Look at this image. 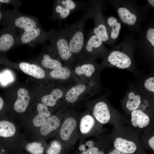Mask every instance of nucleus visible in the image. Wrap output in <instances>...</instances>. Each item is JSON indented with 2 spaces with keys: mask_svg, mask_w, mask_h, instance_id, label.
<instances>
[{
  "mask_svg": "<svg viewBox=\"0 0 154 154\" xmlns=\"http://www.w3.org/2000/svg\"><path fill=\"white\" fill-rule=\"evenodd\" d=\"M68 107L62 105L54 114L48 117L30 138L32 140L46 141L54 137L62 122L64 116Z\"/></svg>",
  "mask_w": 154,
  "mask_h": 154,
  "instance_id": "0eeeda50",
  "label": "nucleus"
},
{
  "mask_svg": "<svg viewBox=\"0 0 154 154\" xmlns=\"http://www.w3.org/2000/svg\"><path fill=\"white\" fill-rule=\"evenodd\" d=\"M146 38L153 47H154V29L150 27L147 29L146 33Z\"/></svg>",
  "mask_w": 154,
  "mask_h": 154,
  "instance_id": "473e14b6",
  "label": "nucleus"
},
{
  "mask_svg": "<svg viewBox=\"0 0 154 154\" xmlns=\"http://www.w3.org/2000/svg\"><path fill=\"white\" fill-rule=\"evenodd\" d=\"M131 123L134 127L142 129L147 127L150 122V118L147 114L139 110L131 112Z\"/></svg>",
  "mask_w": 154,
  "mask_h": 154,
  "instance_id": "393cba45",
  "label": "nucleus"
},
{
  "mask_svg": "<svg viewBox=\"0 0 154 154\" xmlns=\"http://www.w3.org/2000/svg\"><path fill=\"white\" fill-rule=\"evenodd\" d=\"M13 154L11 153H7V154Z\"/></svg>",
  "mask_w": 154,
  "mask_h": 154,
  "instance_id": "79ce46f5",
  "label": "nucleus"
},
{
  "mask_svg": "<svg viewBox=\"0 0 154 154\" xmlns=\"http://www.w3.org/2000/svg\"><path fill=\"white\" fill-rule=\"evenodd\" d=\"M74 154H95L100 150L99 146L102 140L99 138L80 139Z\"/></svg>",
  "mask_w": 154,
  "mask_h": 154,
  "instance_id": "4be33fe9",
  "label": "nucleus"
},
{
  "mask_svg": "<svg viewBox=\"0 0 154 154\" xmlns=\"http://www.w3.org/2000/svg\"><path fill=\"white\" fill-rule=\"evenodd\" d=\"M114 145L116 149L125 154H132L135 152L137 148L134 141L121 137L115 138Z\"/></svg>",
  "mask_w": 154,
  "mask_h": 154,
  "instance_id": "b1692460",
  "label": "nucleus"
},
{
  "mask_svg": "<svg viewBox=\"0 0 154 154\" xmlns=\"http://www.w3.org/2000/svg\"><path fill=\"white\" fill-rule=\"evenodd\" d=\"M17 36L15 29L3 27L0 33V52L7 51L16 46Z\"/></svg>",
  "mask_w": 154,
  "mask_h": 154,
  "instance_id": "6ab92c4d",
  "label": "nucleus"
},
{
  "mask_svg": "<svg viewBox=\"0 0 154 154\" xmlns=\"http://www.w3.org/2000/svg\"><path fill=\"white\" fill-rule=\"evenodd\" d=\"M105 21L110 40H116L118 37L121 28V24L114 17H110Z\"/></svg>",
  "mask_w": 154,
  "mask_h": 154,
  "instance_id": "cd10ccee",
  "label": "nucleus"
},
{
  "mask_svg": "<svg viewBox=\"0 0 154 154\" xmlns=\"http://www.w3.org/2000/svg\"><path fill=\"white\" fill-rule=\"evenodd\" d=\"M25 136L21 133L19 126L11 118L0 121V137L8 140L10 150L13 154L19 151V143Z\"/></svg>",
  "mask_w": 154,
  "mask_h": 154,
  "instance_id": "f8f14e48",
  "label": "nucleus"
},
{
  "mask_svg": "<svg viewBox=\"0 0 154 154\" xmlns=\"http://www.w3.org/2000/svg\"><path fill=\"white\" fill-rule=\"evenodd\" d=\"M1 3L0 2V7H1Z\"/></svg>",
  "mask_w": 154,
  "mask_h": 154,
  "instance_id": "a19ab883",
  "label": "nucleus"
},
{
  "mask_svg": "<svg viewBox=\"0 0 154 154\" xmlns=\"http://www.w3.org/2000/svg\"><path fill=\"white\" fill-rule=\"evenodd\" d=\"M49 75L51 78L64 85H67L68 86L75 83L72 68L65 65L58 69L51 70Z\"/></svg>",
  "mask_w": 154,
  "mask_h": 154,
  "instance_id": "412c9836",
  "label": "nucleus"
},
{
  "mask_svg": "<svg viewBox=\"0 0 154 154\" xmlns=\"http://www.w3.org/2000/svg\"><path fill=\"white\" fill-rule=\"evenodd\" d=\"M54 31L52 29L46 31L41 27L22 30L18 35L16 46L26 45L34 46L43 43L50 39Z\"/></svg>",
  "mask_w": 154,
  "mask_h": 154,
  "instance_id": "ddd939ff",
  "label": "nucleus"
},
{
  "mask_svg": "<svg viewBox=\"0 0 154 154\" xmlns=\"http://www.w3.org/2000/svg\"><path fill=\"white\" fill-rule=\"evenodd\" d=\"M90 2L84 13L87 20L90 18L94 20V27L92 31L104 42H108L110 39L105 20L102 13V1H92Z\"/></svg>",
  "mask_w": 154,
  "mask_h": 154,
  "instance_id": "1a4fd4ad",
  "label": "nucleus"
},
{
  "mask_svg": "<svg viewBox=\"0 0 154 154\" xmlns=\"http://www.w3.org/2000/svg\"><path fill=\"white\" fill-rule=\"evenodd\" d=\"M33 140L28 141L25 136L19 143V151H23L27 154H44L48 144L46 141L38 140Z\"/></svg>",
  "mask_w": 154,
  "mask_h": 154,
  "instance_id": "aec40b11",
  "label": "nucleus"
},
{
  "mask_svg": "<svg viewBox=\"0 0 154 154\" xmlns=\"http://www.w3.org/2000/svg\"><path fill=\"white\" fill-rule=\"evenodd\" d=\"M95 59L82 56L76 59L72 68L75 82L95 79H99L101 71L99 64Z\"/></svg>",
  "mask_w": 154,
  "mask_h": 154,
  "instance_id": "9d476101",
  "label": "nucleus"
},
{
  "mask_svg": "<svg viewBox=\"0 0 154 154\" xmlns=\"http://www.w3.org/2000/svg\"><path fill=\"white\" fill-rule=\"evenodd\" d=\"M100 88L99 79L76 82L68 86L62 105L72 107L78 102L88 99L98 93Z\"/></svg>",
  "mask_w": 154,
  "mask_h": 154,
  "instance_id": "f03ea898",
  "label": "nucleus"
},
{
  "mask_svg": "<svg viewBox=\"0 0 154 154\" xmlns=\"http://www.w3.org/2000/svg\"><path fill=\"white\" fill-rule=\"evenodd\" d=\"M3 13H2V11L0 10V22L1 21Z\"/></svg>",
  "mask_w": 154,
  "mask_h": 154,
  "instance_id": "ea45409f",
  "label": "nucleus"
},
{
  "mask_svg": "<svg viewBox=\"0 0 154 154\" xmlns=\"http://www.w3.org/2000/svg\"><path fill=\"white\" fill-rule=\"evenodd\" d=\"M72 13V12L70 10L60 5L54 0L52 13L50 18L52 19L64 20H65Z\"/></svg>",
  "mask_w": 154,
  "mask_h": 154,
  "instance_id": "c85d7f7f",
  "label": "nucleus"
},
{
  "mask_svg": "<svg viewBox=\"0 0 154 154\" xmlns=\"http://www.w3.org/2000/svg\"><path fill=\"white\" fill-rule=\"evenodd\" d=\"M101 125L87 110L79 113L78 125L79 139L92 137L98 133L100 131Z\"/></svg>",
  "mask_w": 154,
  "mask_h": 154,
  "instance_id": "dca6fc26",
  "label": "nucleus"
},
{
  "mask_svg": "<svg viewBox=\"0 0 154 154\" xmlns=\"http://www.w3.org/2000/svg\"><path fill=\"white\" fill-rule=\"evenodd\" d=\"M36 112L25 114L19 122L26 137L30 138L55 111L43 104H37Z\"/></svg>",
  "mask_w": 154,
  "mask_h": 154,
  "instance_id": "423d86ee",
  "label": "nucleus"
},
{
  "mask_svg": "<svg viewBox=\"0 0 154 154\" xmlns=\"http://www.w3.org/2000/svg\"><path fill=\"white\" fill-rule=\"evenodd\" d=\"M20 69L25 73L36 78L42 79L46 76L44 70L39 65L26 62H22L19 64Z\"/></svg>",
  "mask_w": 154,
  "mask_h": 154,
  "instance_id": "a878e982",
  "label": "nucleus"
},
{
  "mask_svg": "<svg viewBox=\"0 0 154 154\" xmlns=\"http://www.w3.org/2000/svg\"><path fill=\"white\" fill-rule=\"evenodd\" d=\"M79 114L76 109L68 107L64 113L60 128L54 137L69 149L74 145L79 139Z\"/></svg>",
  "mask_w": 154,
  "mask_h": 154,
  "instance_id": "7ed1b4c3",
  "label": "nucleus"
},
{
  "mask_svg": "<svg viewBox=\"0 0 154 154\" xmlns=\"http://www.w3.org/2000/svg\"><path fill=\"white\" fill-rule=\"evenodd\" d=\"M0 2L1 3L11 5L13 7L14 9L17 10L22 5V1L15 0H0Z\"/></svg>",
  "mask_w": 154,
  "mask_h": 154,
  "instance_id": "2f4dec72",
  "label": "nucleus"
},
{
  "mask_svg": "<svg viewBox=\"0 0 154 154\" xmlns=\"http://www.w3.org/2000/svg\"><path fill=\"white\" fill-rule=\"evenodd\" d=\"M153 98L139 91L134 85H130L121 101L124 109L131 112L139 110L147 113Z\"/></svg>",
  "mask_w": 154,
  "mask_h": 154,
  "instance_id": "6e6552de",
  "label": "nucleus"
},
{
  "mask_svg": "<svg viewBox=\"0 0 154 154\" xmlns=\"http://www.w3.org/2000/svg\"><path fill=\"white\" fill-rule=\"evenodd\" d=\"M47 50L48 52H44L42 54L40 61L43 67L52 70L61 68L64 65Z\"/></svg>",
  "mask_w": 154,
  "mask_h": 154,
  "instance_id": "bb28decb",
  "label": "nucleus"
},
{
  "mask_svg": "<svg viewBox=\"0 0 154 154\" xmlns=\"http://www.w3.org/2000/svg\"><path fill=\"white\" fill-rule=\"evenodd\" d=\"M1 22L3 27L18 28L21 30L40 27L37 18L15 9L8 10L3 13Z\"/></svg>",
  "mask_w": 154,
  "mask_h": 154,
  "instance_id": "9b49d317",
  "label": "nucleus"
},
{
  "mask_svg": "<svg viewBox=\"0 0 154 154\" xmlns=\"http://www.w3.org/2000/svg\"><path fill=\"white\" fill-rule=\"evenodd\" d=\"M149 3L153 7H154V0H147Z\"/></svg>",
  "mask_w": 154,
  "mask_h": 154,
  "instance_id": "e433bc0d",
  "label": "nucleus"
},
{
  "mask_svg": "<svg viewBox=\"0 0 154 154\" xmlns=\"http://www.w3.org/2000/svg\"><path fill=\"white\" fill-rule=\"evenodd\" d=\"M17 98L13 106V110L12 118L19 122L25 114L29 105L31 98L26 89H19L17 92Z\"/></svg>",
  "mask_w": 154,
  "mask_h": 154,
  "instance_id": "f3484780",
  "label": "nucleus"
},
{
  "mask_svg": "<svg viewBox=\"0 0 154 154\" xmlns=\"http://www.w3.org/2000/svg\"><path fill=\"white\" fill-rule=\"evenodd\" d=\"M116 7L117 13L121 21L128 26H134L137 24L138 15L135 10L125 2L119 3Z\"/></svg>",
  "mask_w": 154,
  "mask_h": 154,
  "instance_id": "a211bd4d",
  "label": "nucleus"
},
{
  "mask_svg": "<svg viewBox=\"0 0 154 154\" xmlns=\"http://www.w3.org/2000/svg\"><path fill=\"white\" fill-rule=\"evenodd\" d=\"M15 154H27L26 153H25L23 151H20Z\"/></svg>",
  "mask_w": 154,
  "mask_h": 154,
  "instance_id": "58836bf2",
  "label": "nucleus"
},
{
  "mask_svg": "<svg viewBox=\"0 0 154 154\" xmlns=\"http://www.w3.org/2000/svg\"><path fill=\"white\" fill-rule=\"evenodd\" d=\"M137 82L135 86L140 92L154 98V76L150 75L144 76L142 75L136 78Z\"/></svg>",
  "mask_w": 154,
  "mask_h": 154,
  "instance_id": "5701e85b",
  "label": "nucleus"
},
{
  "mask_svg": "<svg viewBox=\"0 0 154 154\" xmlns=\"http://www.w3.org/2000/svg\"><path fill=\"white\" fill-rule=\"evenodd\" d=\"M109 51L105 46L103 41L91 31L84 42L82 56L95 59H103Z\"/></svg>",
  "mask_w": 154,
  "mask_h": 154,
  "instance_id": "2eb2a0df",
  "label": "nucleus"
},
{
  "mask_svg": "<svg viewBox=\"0 0 154 154\" xmlns=\"http://www.w3.org/2000/svg\"><path fill=\"white\" fill-rule=\"evenodd\" d=\"M133 47L123 42L109 50L99 64L101 70L106 68H115L128 70L135 74V78L140 76L141 74L135 65Z\"/></svg>",
  "mask_w": 154,
  "mask_h": 154,
  "instance_id": "f257e3e1",
  "label": "nucleus"
},
{
  "mask_svg": "<svg viewBox=\"0 0 154 154\" xmlns=\"http://www.w3.org/2000/svg\"><path fill=\"white\" fill-rule=\"evenodd\" d=\"M87 20L84 13L76 22L70 25L66 24L63 29L70 50L76 59L82 56L85 42L84 24Z\"/></svg>",
  "mask_w": 154,
  "mask_h": 154,
  "instance_id": "20e7f679",
  "label": "nucleus"
},
{
  "mask_svg": "<svg viewBox=\"0 0 154 154\" xmlns=\"http://www.w3.org/2000/svg\"><path fill=\"white\" fill-rule=\"evenodd\" d=\"M4 105V102L2 98L0 96V111L2 109Z\"/></svg>",
  "mask_w": 154,
  "mask_h": 154,
  "instance_id": "c9c22d12",
  "label": "nucleus"
},
{
  "mask_svg": "<svg viewBox=\"0 0 154 154\" xmlns=\"http://www.w3.org/2000/svg\"><path fill=\"white\" fill-rule=\"evenodd\" d=\"M108 154H125L121 152L117 149H115L109 152Z\"/></svg>",
  "mask_w": 154,
  "mask_h": 154,
  "instance_id": "f704fd0d",
  "label": "nucleus"
},
{
  "mask_svg": "<svg viewBox=\"0 0 154 154\" xmlns=\"http://www.w3.org/2000/svg\"><path fill=\"white\" fill-rule=\"evenodd\" d=\"M48 50L65 65L73 68L76 59L70 51L63 29L54 30Z\"/></svg>",
  "mask_w": 154,
  "mask_h": 154,
  "instance_id": "39448f33",
  "label": "nucleus"
},
{
  "mask_svg": "<svg viewBox=\"0 0 154 154\" xmlns=\"http://www.w3.org/2000/svg\"><path fill=\"white\" fill-rule=\"evenodd\" d=\"M86 106L87 110L101 124L108 123L113 114L116 112L104 96L88 102Z\"/></svg>",
  "mask_w": 154,
  "mask_h": 154,
  "instance_id": "4468645a",
  "label": "nucleus"
},
{
  "mask_svg": "<svg viewBox=\"0 0 154 154\" xmlns=\"http://www.w3.org/2000/svg\"><path fill=\"white\" fill-rule=\"evenodd\" d=\"M148 144L150 147L154 151V136H152L149 139Z\"/></svg>",
  "mask_w": 154,
  "mask_h": 154,
  "instance_id": "72a5a7b5",
  "label": "nucleus"
},
{
  "mask_svg": "<svg viewBox=\"0 0 154 154\" xmlns=\"http://www.w3.org/2000/svg\"><path fill=\"white\" fill-rule=\"evenodd\" d=\"M56 2L60 5L69 9L72 12L80 9H84V3L73 0H57Z\"/></svg>",
  "mask_w": 154,
  "mask_h": 154,
  "instance_id": "7c9ffc66",
  "label": "nucleus"
},
{
  "mask_svg": "<svg viewBox=\"0 0 154 154\" xmlns=\"http://www.w3.org/2000/svg\"><path fill=\"white\" fill-rule=\"evenodd\" d=\"M69 149L55 138L47 144L44 154H65Z\"/></svg>",
  "mask_w": 154,
  "mask_h": 154,
  "instance_id": "c756f323",
  "label": "nucleus"
},
{
  "mask_svg": "<svg viewBox=\"0 0 154 154\" xmlns=\"http://www.w3.org/2000/svg\"><path fill=\"white\" fill-rule=\"evenodd\" d=\"M95 154H105V153L103 151L100 150Z\"/></svg>",
  "mask_w": 154,
  "mask_h": 154,
  "instance_id": "4c0bfd02",
  "label": "nucleus"
},
{
  "mask_svg": "<svg viewBox=\"0 0 154 154\" xmlns=\"http://www.w3.org/2000/svg\"><path fill=\"white\" fill-rule=\"evenodd\" d=\"M68 154V153H66V154Z\"/></svg>",
  "mask_w": 154,
  "mask_h": 154,
  "instance_id": "37998d69",
  "label": "nucleus"
}]
</instances>
